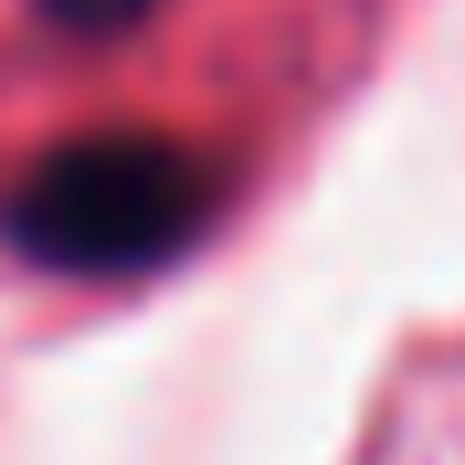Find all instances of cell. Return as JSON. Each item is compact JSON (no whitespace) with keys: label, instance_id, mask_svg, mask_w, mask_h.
Listing matches in <instances>:
<instances>
[{"label":"cell","instance_id":"cell-1","mask_svg":"<svg viewBox=\"0 0 465 465\" xmlns=\"http://www.w3.org/2000/svg\"><path fill=\"white\" fill-rule=\"evenodd\" d=\"M202 223H212V159L180 138H148V127L43 148L22 191L0 202L11 254L54 264V275H148Z\"/></svg>","mask_w":465,"mask_h":465},{"label":"cell","instance_id":"cell-2","mask_svg":"<svg viewBox=\"0 0 465 465\" xmlns=\"http://www.w3.org/2000/svg\"><path fill=\"white\" fill-rule=\"evenodd\" d=\"M148 0H43V22H64V32H127Z\"/></svg>","mask_w":465,"mask_h":465}]
</instances>
